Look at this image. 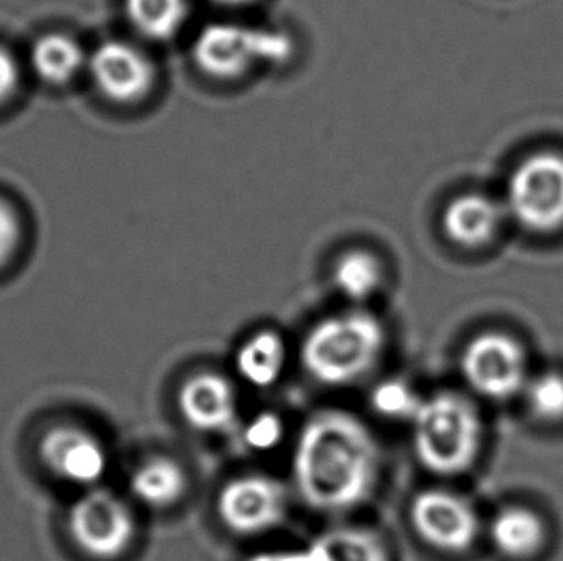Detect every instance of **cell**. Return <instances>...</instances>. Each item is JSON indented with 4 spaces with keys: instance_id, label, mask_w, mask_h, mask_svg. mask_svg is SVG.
<instances>
[{
    "instance_id": "cell-11",
    "label": "cell",
    "mask_w": 563,
    "mask_h": 561,
    "mask_svg": "<svg viewBox=\"0 0 563 561\" xmlns=\"http://www.w3.org/2000/svg\"><path fill=\"white\" fill-rule=\"evenodd\" d=\"M38 458L66 485L91 491L107 477L108 448L97 432L74 424L54 425L38 442Z\"/></svg>"
},
{
    "instance_id": "cell-22",
    "label": "cell",
    "mask_w": 563,
    "mask_h": 561,
    "mask_svg": "<svg viewBox=\"0 0 563 561\" xmlns=\"http://www.w3.org/2000/svg\"><path fill=\"white\" fill-rule=\"evenodd\" d=\"M421 396L404 381L388 380L379 383L372 393L369 403L374 410L388 419H406L410 421L418 414Z\"/></svg>"
},
{
    "instance_id": "cell-27",
    "label": "cell",
    "mask_w": 563,
    "mask_h": 561,
    "mask_svg": "<svg viewBox=\"0 0 563 561\" xmlns=\"http://www.w3.org/2000/svg\"><path fill=\"white\" fill-rule=\"evenodd\" d=\"M213 4L221 8H229V10H243V8H251L260 2V0H212Z\"/></svg>"
},
{
    "instance_id": "cell-1",
    "label": "cell",
    "mask_w": 563,
    "mask_h": 561,
    "mask_svg": "<svg viewBox=\"0 0 563 561\" xmlns=\"http://www.w3.org/2000/svg\"><path fill=\"white\" fill-rule=\"evenodd\" d=\"M380 468L377 437L351 411H316L298 431L292 479L308 508L346 514L364 506L374 496Z\"/></svg>"
},
{
    "instance_id": "cell-8",
    "label": "cell",
    "mask_w": 563,
    "mask_h": 561,
    "mask_svg": "<svg viewBox=\"0 0 563 561\" xmlns=\"http://www.w3.org/2000/svg\"><path fill=\"white\" fill-rule=\"evenodd\" d=\"M216 509L233 535L262 537L287 519L289 493L274 475L244 473L221 486Z\"/></svg>"
},
{
    "instance_id": "cell-7",
    "label": "cell",
    "mask_w": 563,
    "mask_h": 561,
    "mask_svg": "<svg viewBox=\"0 0 563 561\" xmlns=\"http://www.w3.org/2000/svg\"><path fill=\"white\" fill-rule=\"evenodd\" d=\"M460 367L467 387L487 400L523 395L531 377L523 344L503 331L475 334L465 344Z\"/></svg>"
},
{
    "instance_id": "cell-19",
    "label": "cell",
    "mask_w": 563,
    "mask_h": 561,
    "mask_svg": "<svg viewBox=\"0 0 563 561\" xmlns=\"http://www.w3.org/2000/svg\"><path fill=\"white\" fill-rule=\"evenodd\" d=\"M190 0H123V14L139 37L166 43L185 30Z\"/></svg>"
},
{
    "instance_id": "cell-14",
    "label": "cell",
    "mask_w": 563,
    "mask_h": 561,
    "mask_svg": "<svg viewBox=\"0 0 563 561\" xmlns=\"http://www.w3.org/2000/svg\"><path fill=\"white\" fill-rule=\"evenodd\" d=\"M130 491L145 508L168 509L189 491V475L172 455H148L131 471Z\"/></svg>"
},
{
    "instance_id": "cell-18",
    "label": "cell",
    "mask_w": 563,
    "mask_h": 561,
    "mask_svg": "<svg viewBox=\"0 0 563 561\" xmlns=\"http://www.w3.org/2000/svg\"><path fill=\"white\" fill-rule=\"evenodd\" d=\"M488 535L500 554L526 560L541 550L547 540V527L533 509L506 506L493 517Z\"/></svg>"
},
{
    "instance_id": "cell-6",
    "label": "cell",
    "mask_w": 563,
    "mask_h": 561,
    "mask_svg": "<svg viewBox=\"0 0 563 561\" xmlns=\"http://www.w3.org/2000/svg\"><path fill=\"white\" fill-rule=\"evenodd\" d=\"M137 529L130 502L100 486L85 491L68 512L69 539L91 560L122 558L137 539Z\"/></svg>"
},
{
    "instance_id": "cell-26",
    "label": "cell",
    "mask_w": 563,
    "mask_h": 561,
    "mask_svg": "<svg viewBox=\"0 0 563 561\" xmlns=\"http://www.w3.org/2000/svg\"><path fill=\"white\" fill-rule=\"evenodd\" d=\"M246 561H312L308 548H298V550H269V552H258Z\"/></svg>"
},
{
    "instance_id": "cell-12",
    "label": "cell",
    "mask_w": 563,
    "mask_h": 561,
    "mask_svg": "<svg viewBox=\"0 0 563 561\" xmlns=\"http://www.w3.org/2000/svg\"><path fill=\"white\" fill-rule=\"evenodd\" d=\"M177 410L195 431L206 435L229 431L239 418L235 387L221 373H195L177 391Z\"/></svg>"
},
{
    "instance_id": "cell-15",
    "label": "cell",
    "mask_w": 563,
    "mask_h": 561,
    "mask_svg": "<svg viewBox=\"0 0 563 561\" xmlns=\"http://www.w3.org/2000/svg\"><path fill=\"white\" fill-rule=\"evenodd\" d=\"M289 349L275 329H260L236 349L235 372L254 388H269L282 381Z\"/></svg>"
},
{
    "instance_id": "cell-5",
    "label": "cell",
    "mask_w": 563,
    "mask_h": 561,
    "mask_svg": "<svg viewBox=\"0 0 563 561\" xmlns=\"http://www.w3.org/2000/svg\"><path fill=\"white\" fill-rule=\"evenodd\" d=\"M504 208L519 228L549 235L563 229V154L534 152L514 167Z\"/></svg>"
},
{
    "instance_id": "cell-23",
    "label": "cell",
    "mask_w": 563,
    "mask_h": 561,
    "mask_svg": "<svg viewBox=\"0 0 563 561\" xmlns=\"http://www.w3.org/2000/svg\"><path fill=\"white\" fill-rule=\"evenodd\" d=\"M285 437V425L277 414L264 411L252 418L244 427L243 439L246 447L256 452L274 450Z\"/></svg>"
},
{
    "instance_id": "cell-4",
    "label": "cell",
    "mask_w": 563,
    "mask_h": 561,
    "mask_svg": "<svg viewBox=\"0 0 563 561\" xmlns=\"http://www.w3.org/2000/svg\"><path fill=\"white\" fill-rule=\"evenodd\" d=\"M290 33L243 22H213L198 31L190 56L205 76L235 81L258 69L283 68L295 56Z\"/></svg>"
},
{
    "instance_id": "cell-10",
    "label": "cell",
    "mask_w": 563,
    "mask_h": 561,
    "mask_svg": "<svg viewBox=\"0 0 563 561\" xmlns=\"http://www.w3.org/2000/svg\"><path fill=\"white\" fill-rule=\"evenodd\" d=\"M413 531L426 544L462 554L473 547L481 532V517L472 502L449 488H426L410 504Z\"/></svg>"
},
{
    "instance_id": "cell-17",
    "label": "cell",
    "mask_w": 563,
    "mask_h": 561,
    "mask_svg": "<svg viewBox=\"0 0 563 561\" xmlns=\"http://www.w3.org/2000/svg\"><path fill=\"white\" fill-rule=\"evenodd\" d=\"M30 61L41 81L62 87L87 72L89 53L71 35L48 33L33 43Z\"/></svg>"
},
{
    "instance_id": "cell-9",
    "label": "cell",
    "mask_w": 563,
    "mask_h": 561,
    "mask_svg": "<svg viewBox=\"0 0 563 561\" xmlns=\"http://www.w3.org/2000/svg\"><path fill=\"white\" fill-rule=\"evenodd\" d=\"M87 74L95 89L114 105H137L158 84V68L143 46L128 38H108L89 53Z\"/></svg>"
},
{
    "instance_id": "cell-20",
    "label": "cell",
    "mask_w": 563,
    "mask_h": 561,
    "mask_svg": "<svg viewBox=\"0 0 563 561\" xmlns=\"http://www.w3.org/2000/svg\"><path fill=\"white\" fill-rule=\"evenodd\" d=\"M331 280L343 298L354 304H364L383 287L385 266L375 252L351 249L336 256L331 267Z\"/></svg>"
},
{
    "instance_id": "cell-16",
    "label": "cell",
    "mask_w": 563,
    "mask_h": 561,
    "mask_svg": "<svg viewBox=\"0 0 563 561\" xmlns=\"http://www.w3.org/2000/svg\"><path fill=\"white\" fill-rule=\"evenodd\" d=\"M306 548L312 561H393L387 540L364 525L329 529Z\"/></svg>"
},
{
    "instance_id": "cell-3",
    "label": "cell",
    "mask_w": 563,
    "mask_h": 561,
    "mask_svg": "<svg viewBox=\"0 0 563 561\" xmlns=\"http://www.w3.org/2000/svg\"><path fill=\"white\" fill-rule=\"evenodd\" d=\"M411 444L429 473L454 477L472 470L483 448V418L470 396L439 391L411 419Z\"/></svg>"
},
{
    "instance_id": "cell-13",
    "label": "cell",
    "mask_w": 563,
    "mask_h": 561,
    "mask_svg": "<svg viewBox=\"0 0 563 561\" xmlns=\"http://www.w3.org/2000/svg\"><path fill=\"white\" fill-rule=\"evenodd\" d=\"M506 208L483 193H464L444 206L441 226L450 243L462 249H483L495 241L506 220Z\"/></svg>"
},
{
    "instance_id": "cell-24",
    "label": "cell",
    "mask_w": 563,
    "mask_h": 561,
    "mask_svg": "<svg viewBox=\"0 0 563 561\" xmlns=\"http://www.w3.org/2000/svg\"><path fill=\"white\" fill-rule=\"evenodd\" d=\"M22 243V221L14 206L0 198V272L14 260Z\"/></svg>"
},
{
    "instance_id": "cell-25",
    "label": "cell",
    "mask_w": 563,
    "mask_h": 561,
    "mask_svg": "<svg viewBox=\"0 0 563 561\" xmlns=\"http://www.w3.org/2000/svg\"><path fill=\"white\" fill-rule=\"evenodd\" d=\"M20 66L14 54L8 51L7 46L0 45V107L12 100L20 89Z\"/></svg>"
},
{
    "instance_id": "cell-21",
    "label": "cell",
    "mask_w": 563,
    "mask_h": 561,
    "mask_svg": "<svg viewBox=\"0 0 563 561\" xmlns=\"http://www.w3.org/2000/svg\"><path fill=\"white\" fill-rule=\"evenodd\" d=\"M523 400L534 418L544 424L563 421V373L558 370L534 373L523 388Z\"/></svg>"
},
{
    "instance_id": "cell-2",
    "label": "cell",
    "mask_w": 563,
    "mask_h": 561,
    "mask_svg": "<svg viewBox=\"0 0 563 561\" xmlns=\"http://www.w3.org/2000/svg\"><path fill=\"white\" fill-rule=\"evenodd\" d=\"M387 349V329L366 308L331 314L313 323L300 344V365L325 387H349L379 365Z\"/></svg>"
}]
</instances>
